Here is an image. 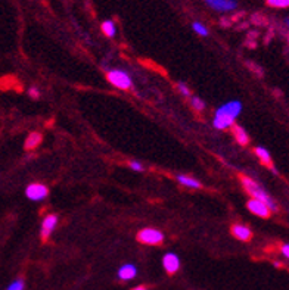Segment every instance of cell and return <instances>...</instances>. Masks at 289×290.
Instances as JSON below:
<instances>
[{
	"mask_svg": "<svg viewBox=\"0 0 289 290\" xmlns=\"http://www.w3.org/2000/svg\"><path fill=\"white\" fill-rule=\"evenodd\" d=\"M242 103L239 100H232L229 103H224L216 111L214 115V127L218 130H226L233 126L235 119L241 114Z\"/></svg>",
	"mask_w": 289,
	"mask_h": 290,
	"instance_id": "6da1fadb",
	"label": "cell"
},
{
	"mask_svg": "<svg viewBox=\"0 0 289 290\" xmlns=\"http://www.w3.org/2000/svg\"><path fill=\"white\" fill-rule=\"evenodd\" d=\"M239 178H241L242 181V186L243 189L246 190V193L250 195V196L253 197V199H257V200H261V202H264L265 205L270 208V211H277V205L276 202L272 199V197L269 196V193L265 192L263 187L260 186L257 181H254L253 178H250V177H246V175H239Z\"/></svg>",
	"mask_w": 289,
	"mask_h": 290,
	"instance_id": "7a4b0ae2",
	"label": "cell"
},
{
	"mask_svg": "<svg viewBox=\"0 0 289 290\" xmlns=\"http://www.w3.org/2000/svg\"><path fill=\"white\" fill-rule=\"evenodd\" d=\"M107 80H108L112 86H115L117 89L121 90H129L132 89L133 81L130 75L126 71L121 70H111L107 72Z\"/></svg>",
	"mask_w": 289,
	"mask_h": 290,
	"instance_id": "3957f363",
	"label": "cell"
},
{
	"mask_svg": "<svg viewBox=\"0 0 289 290\" xmlns=\"http://www.w3.org/2000/svg\"><path fill=\"white\" fill-rule=\"evenodd\" d=\"M136 237L140 243L151 244V246H157L164 242V234L155 229H143L142 232L137 233Z\"/></svg>",
	"mask_w": 289,
	"mask_h": 290,
	"instance_id": "277c9868",
	"label": "cell"
},
{
	"mask_svg": "<svg viewBox=\"0 0 289 290\" xmlns=\"http://www.w3.org/2000/svg\"><path fill=\"white\" fill-rule=\"evenodd\" d=\"M49 195V189L42 183H33L25 189V196L31 200H43Z\"/></svg>",
	"mask_w": 289,
	"mask_h": 290,
	"instance_id": "5b68a950",
	"label": "cell"
},
{
	"mask_svg": "<svg viewBox=\"0 0 289 290\" xmlns=\"http://www.w3.org/2000/svg\"><path fill=\"white\" fill-rule=\"evenodd\" d=\"M56 224H58V215H55V214H50V215H48L43 220V222H42V230H40V236H42L43 242H46L49 237H50V234L53 233Z\"/></svg>",
	"mask_w": 289,
	"mask_h": 290,
	"instance_id": "8992f818",
	"label": "cell"
},
{
	"mask_svg": "<svg viewBox=\"0 0 289 290\" xmlns=\"http://www.w3.org/2000/svg\"><path fill=\"white\" fill-rule=\"evenodd\" d=\"M246 206H248V209H250L253 214H255L257 217H261V218H269V217H270V214H272L270 208L265 205L264 202L257 200V199H251V200H248Z\"/></svg>",
	"mask_w": 289,
	"mask_h": 290,
	"instance_id": "52a82bcc",
	"label": "cell"
},
{
	"mask_svg": "<svg viewBox=\"0 0 289 290\" xmlns=\"http://www.w3.org/2000/svg\"><path fill=\"white\" fill-rule=\"evenodd\" d=\"M162 265L169 274H176L180 270V259L176 254H167L162 258Z\"/></svg>",
	"mask_w": 289,
	"mask_h": 290,
	"instance_id": "ba28073f",
	"label": "cell"
},
{
	"mask_svg": "<svg viewBox=\"0 0 289 290\" xmlns=\"http://www.w3.org/2000/svg\"><path fill=\"white\" fill-rule=\"evenodd\" d=\"M230 232L238 240H242V242H250L253 239V232L246 225H242V224H233Z\"/></svg>",
	"mask_w": 289,
	"mask_h": 290,
	"instance_id": "9c48e42d",
	"label": "cell"
},
{
	"mask_svg": "<svg viewBox=\"0 0 289 290\" xmlns=\"http://www.w3.org/2000/svg\"><path fill=\"white\" fill-rule=\"evenodd\" d=\"M213 9L218 12H229L233 11L236 8V2L235 0H205Z\"/></svg>",
	"mask_w": 289,
	"mask_h": 290,
	"instance_id": "30bf717a",
	"label": "cell"
},
{
	"mask_svg": "<svg viewBox=\"0 0 289 290\" xmlns=\"http://www.w3.org/2000/svg\"><path fill=\"white\" fill-rule=\"evenodd\" d=\"M254 152H255V155L258 156L260 162L263 163L264 167H267V168H270L273 173H276V168H275V165H273V162H272V156H270V153H269L267 149L261 148V146H258V148H255V149H254Z\"/></svg>",
	"mask_w": 289,
	"mask_h": 290,
	"instance_id": "8fae6325",
	"label": "cell"
},
{
	"mask_svg": "<svg viewBox=\"0 0 289 290\" xmlns=\"http://www.w3.org/2000/svg\"><path fill=\"white\" fill-rule=\"evenodd\" d=\"M136 276H137V268L133 264H126L118 270V279L122 280V281L133 280Z\"/></svg>",
	"mask_w": 289,
	"mask_h": 290,
	"instance_id": "7c38bea8",
	"label": "cell"
},
{
	"mask_svg": "<svg viewBox=\"0 0 289 290\" xmlns=\"http://www.w3.org/2000/svg\"><path fill=\"white\" fill-rule=\"evenodd\" d=\"M232 133H233L235 139H236V141H238L241 146H246V144L250 143V137H248L246 131H245L241 126L233 124V126H232Z\"/></svg>",
	"mask_w": 289,
	"mask_h": 290,
	"instance_id": "4fadbf2b",
	"label": "cell"
},
{
	"mask_svg": "<svg viewBox=\"0 0 289 290\" xmlns=\"http://www.w3.org/2000/svg\"><path fill=\"white\" fill-rule=\"evenodd\" d=\"M42 140H43V136H42L40 133H37V131L31 133V134L25 139V143H24L25 151H33V149H36L37 146H40Z\"/></svg>",
	"mask_w": 289,
	"mask_h": 290,
	"instance_id": "5bb4252c",
	"label": "cell"
},
{
	"mask_svg": "<svg viewBox=\"0 0 289 290\" xmlns=\"http://www.w3.org/2000/svg\"><path fill=\"white\" fill-rule=\"evenodd\" d=\"M177 178V181L180 183L181 186H186L189 187V189H201L202 184L196 180V178H193V177H189V175H177L176 177Z\"/></svg>",
	"mask_w": 289,
	"mask_h": 290,
	"instance_id": "9a60e30c",
	"label": "cell"
},
{
	"mask_svg": "<svg viewBox=\"0 0 289 290\" xmlns=\"http://www.w3.org/2000/svg\"><path fill=\"white\" fill-rule=\"evenodd\" d=\"M18 87L19 89V84H18V81H16V78L15 77H12V75H8V77H3L2 80H0V89H12V87ZM21 90V89H19Z\"/></svg>",
	"mask_w": 289,
	"mask_h": 290,
	"instance_id": "2e32d148",
	"label": "cell"
},
{
	"mask_svg": "<svg viewBox=\"0 0 289 290\" xmlns=\"http://www.w3.org/2000/svg\"><path fill=\"white\" fill-rule=\"evenodd\" d=\"M102 31H104V34L107 35V37H114L115 33H117V28H115V24L114 21H105V23L102 24Z\"/></svg>",
	"mask_w": 289,
	"mask_h": 290,
	"instance_id": "e0dca14e",
	"label": "cell"
},
{
	"mask_svg": "<svg viewBox=\"0 0 289 290\" xmlns=\"http://www.w3.org/2000/svg\"><path fill=\"white\" fill-rule=\"evenodd\" d=\"M192 28H193V31H195L196 34L202 35V37H207V35H208V30H207V27H205L204 24L193 23Z\"/></svg>",
	"mask_w": 289,
	"mask_h": 290,
	"instance_id": "ac0fdd59",
	"label": "cell"
},
{
	"mask_svg": "<svg viewBox=\"0 0 289 290\" xmlns=\"http://www.w3.org/2000/svg\"><path fill=\"white\" fill-rule=\"evenodd\" d=\"M191 105H192L193 109L198 111V112H201V111H204L205 109V103L199 99V97H196V96L191 97Z\"/></svg>",
	"mask_w": 289,
	"mask_h": 290,
	"instance_id": "d6986e66",
	"label": "cell"
},
{
	"mask_svg": "<svg viewBox=\"0 0 289 290\" xmlns=\"http://www.w3.org/2000/svg\"><path fill=\"white\" fill-rule=\"evenodd\" d=\"M272 8H289V0H265Z\"/></svg>",
	"mask_w": 289,
	"mask_h": 290,
	"instance_id": "ffe728a7",
	"label": "cell"
},
{
	"mask_svg": "<svg viewBox=\"0 0 289 290\" xmlns=\"http://www.w3.org/2000/svg\"><path fill=\"white\" fill-rule=\"evenodd\" d=\"M25 287V283L23 279H16L15 281H12L9 286H8V289L6 290H24Z\"/></svg>",
	"mask_w": 289,
	"mask_h": 290,
	"instance_id": "44dd1931",
	"label": "cell"
},
{
	"mask_svg": "<svg viewBox=\"0 0 289 290\" xmlns=\"http://www.w3.org/2000/svg\"><path fill=\"white\" fill-rule=\"evenodd\" d=\"M177 90H179L184 97H191V90H189V87H188L184 82H177Z\"/></svg>",
	"mask_w": 289,
	"mask_h": 290,
	"instance_id": "7402d4cb",
	"label": "cell"
},
{
	"mask_svg": "<svg viewBox=\"0 0 289 290\" xmlns=\"http://www.w3.org/2000/svg\"><path fill=\"white\" fill-rule=\"evenodd\" d=\"M129 167L132 168L133 171H137V173L143 171V165L140 162H137V161H130V162H129Z\"/></svg>",
	"mask_w": 289,
	"mask_h": 290,
	"instance_id": "603a6c76",
	"label": "cell"
},
{
	"mask_svg": "<svg viewBox=\"0 0 289 290\" xmlns=\"http://www.w3.org/2000/svg\"><path fill=\"white\" fill-rule=\"evenodd\" d=\"M28 94H30V97H33V99H38V97H40V92H38V89H36V87H31V89L28 90Z\"/></svg>",
	"mask_w": 289,
	"mask_h": 290,
	"instance_id": "cb8c5ba5",
	"label": "cell"
},
{
	"mask_svg": "<svg viewBox=\"0 0 289 290\" xmlns=\"http://www.w3.org/2000/svg\"><path fill=\"white\" fill-rule=\"evenodd\" d=\"M280 252H282V255L286 256L289 259V244H282L280 246Z\"/></svg>",
	"mask_w": 289,
	"mask_h": 290,
	"instance_id": "d4e9b609",
	"label": "cell"
},
{
	"mask_svg": "<svg viewBox=\"0 0 289 290\" xmlns=\"http://www.w3.org/2000/svg\"><path fill=\"white\" fill-rule=\"evenodd\" d=\"M133 290H149L148 287H144V286H137V287H134Z\"/></svg>",
	"mask_w": 289,
	"mask_h": 290,
	"instance_id": "484cf974",
	"label": "cell"
},
{
	"mask_svg": "<svg viewBox=\"0 0 289 290\" xmlns=\"http://www.w3.org/2000/svg\"><path fill=\"white\" fill-rule=\"evenodd\" d=\"M285 24H286V27L289 28V18H288V19H285Z\"/></svg>",
	"mask_w": 289,
	"mask_h": 290,
	"instance_id": "4316f807",
	"label": "cell"
}]
</instances>
